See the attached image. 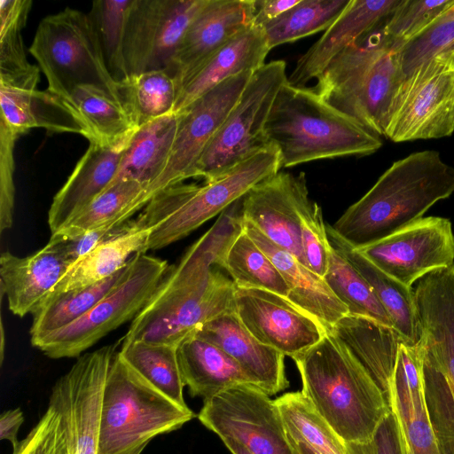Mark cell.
<instances>
[{
	"label": "cell",
	"instance_id": "1",
	"mask_svg": "<svg viewBox=\"0 0 454 454\" xmlns=\"http://www.w3.org/2000/svg\"><path fill=\"white\" fill-rule=\"evenodd\" d=\"M241 199L168 266L151 299L132 320L122 343L178 346L200 327L234 309L235 285L218 268L243 231Z\"/></svg>",
	"mask_w": 454,
	"mask_h": 454
},
{
	"label": "cell",
	"instance_id": "2",
	"mask_svg": "<svg viewBox=\"0 0 454 454\" xmlns=\"http://www.w3.org/2000/svg\"><path fill=\"white\" fill-rule=\"evenodd\" d=\"M454 193V168L437 151L413 153L395 161L374 185L333 225L354 249L379 241L414 222L436 202Z\"/></svg>",
	"mask_w": 454,
	"mask_h": 454
},
{
	"label": "cell",
	"instance_id": "3",
	"mask_svg": "<svg viewBox=\"0 0 454 454\" xmlns=\"http://www.w3.org/2000/svg\"><path fill=\"white\" fill-rule=\"evenodd\" d=\"M293 360L301 393L341 441L370 440L391 409L382 389L349 350L326 331L319 342Z\"/></svg>",
	"mask_w": 454,
	"mask_h": 454
},
{
	"label": "cell",
	"instance_id": "4",
	"mask_svg": "<svg viewBox=\"0 0 454 454\" xmlns=\"http://www.w3.org/2000/svg\"><path fill=\"white\" fill-rule=\"evenodd\" d=\"M265 136L268 145L278 150L282 168L369 155L382 146L380 136L325 103L312 89L287 82L273 102Z\"/></svg>",
	"mask_w": 454,
	"mask_h": 454
},
{
	"label": "cell",
	"instance_id": "5",
	"mask_svg": "<svg viewBox=\"0 0 454 454\" xmlns=\"http://www.w3.org/2000/svg\"><path fill=\"white\" fill-rule=\"evenodd\" d=\"M379 27L337 54L311 89L325 103L380 137L404 77L395 51Z\"/></svg>",
	"mask_w": 454,
	"mask_h": 454
},
{
	"label": "cell",
	"instance_id": "6",
	"mask_svg": "<svg viewBox=\"0 0 454 454\" xmlns=\"http://www.w3.org/2000/svg\"><path fill=\"white\" fill-rule=\"evenodd\" d=\"M281 168L278 150L269 145L211 183L202 186L181 183L160 191L143 210L145 221L154 228L145 253L184 239Z\"/></svg>",
	"mask_w": 454,
	"mask_h": 454
},
{
	"label": "cell",
	"instance_id": "7",
	"mask_svg": "<svg viewBox=\"0 0 454 454\" xmlns=\"http://www.w3.org/2000/svg\"><path fill=\"white\" fill-rule=\"evenodd\" d=\"M157 390L117 352L104 387L98 454H129L155 436L180 428L194 418Z\"/></svg>",
	"mask_w": 454,
	"mask_h": 454
},
{
	"label": "cell",
	"instance_id": "8",
	"mask_svg": "<svg viewBox=\"0 0 454 454\" xmlns=\"http://www.w3.org/2000/svg\"><path fill=\"white\" fill-rule=\"evenodd\" d=\"M28 51L46 78L47 90L60 98L78 86L93 85L122 101L88 12L67 7L44 17Z\"/></svg>",
	"mask_w": 454,
	"mask_h": 454
},
{
	"label": "cell",
	"instance_id": "9",
	"mask_svg": "<svg viewBox=\"0 0 454 454\" xmlns=\"http://www.w3.org/2000/svg\"><path fill=\"white\" fill-rule=\"evenodd\" d=\"M168 262L145 253L133 255L114 286L78 320L39 341L50 358L79 357L99 340L135 317L151 299Z\"/></svg>",
	"mask_w": 454,
	"mask_h": 454
},
{
	"label": "cell",
	"instance_id": "10",
	"mask_svg": "<svg viewBox=\"0 0 454 454\" xmlns=\"http://www.w3.org/2000/svg\"><path fill=\"white\" fill-rule=\"evenodd\" d=\"M286 82L284 60L265 63L253 73L237 103L201 154L194 177L211 183L269 146L265 125L277 94Z\"/></svg>",
	"mask_w": 454,
	"mask_h": 454
},
{
	"label": "cell",
	"instance_id": "11",
	"mask_svg": "<svg viewBox=\"0 0 454 454\" xmlns=\"http://www.w3.org/2000/svg\"><path fill=\"white\" fill-rule=\"evenodd\" d=\"M454 131V68L435 58L398 86L384 137L394 142L440 138Z\"/></svg>",
	"mask_w": 454,
	"mask_h": 454
},
{
	"label": "cell",
	"instance_id": "12",
	"mask_svg": "<svg viewBox=\"0 0 454 454\" xmlns=\"http://www.w3.org/2000/svg\"><path fill=\"white\" fill-rule=\"evenodd\" d=\"M198 419L222 441H236L254 454H300L275 400L254 386H234L205 400Z\"/></svg>",
	"mask_w": 454,
	"mask_h": 454
},
{
	"label": "cell",
	"instance_id": "13",
	"mask_svg": "<svg viewBox=\"0 0 454 454\" xmlns=\"http://www.w3.org/2000/svg\"><path fill=\"white\" fill-rule=\"evenodd\" d=\"M115 354L107 345L81 355L51 388L49 404L61 416L68 454H98L104 387Z\"/></svg>",
	"mask_w": 454,
	"mask_h": 454
},
{
	"label": "cell",
	"instance_id": "14",
	"mask_svg": "<svg viewBox=\"0 0 454 454\" xmlns=\"http://www.w3.org/2000/svg\"><path fill=\"white\" fill-rule=\"evenodd\" d=\"M207 0H133L123 54L129 76L168 70L191 22Z\"/></svg>",
	"mask_w": 454,
	"mask_h": 454
},
{
	"label": "cell",
	"instance_id": "15",
	"mask_svg": "<svg viewBox=\"0 0 454 454\" xmlns=\"http://www.w3.org/2000/svg\"><path fill=\"white\" fill-rule=\"evenodd\" d=\"M356 250L386 274L412 288L426 275L454 263L451 222L440 216L422 217Z\"/></svg>",
	"mask_w": 454,
	"mask_h": 454
},
{
	"label": "cell",
	"instance_id": "16",
	"mask_svg": "<svg viewBox=\"0 0 454 454\" xmlns=\"http://www.w3.org/2000/svg\"><path fill=\"white\" fill-rule=\"evenodd\" d=\"M254 72H244L221 82L178 114L176 133L168 164L149 187L152 199L160 191L194 177L205 148L239 98Z\"/></svg>",
	"mask_w": 454,
	"mask_h": 454
},
{
	"label": "cell",
	"instance_id": "17",
	"mask_svg": "<svg viewBox=\"0 0 454 454\" xmlns=\"http://www.w3.org/2000/svg\"><path fill=\"white\" fill-rule=\"evenodd\" d=\"M233 303L239 320L256 340L292 358L326 333L314 317L270 291L236 287Z\"/></svg>",
	"mask_w": 454,
	"mask_h": 454
},
{
	"label": "cell",
	"instance_id": "18",
	"mask_svg": "<svg viewBox=\"0 0 454 454\" xmlns=\"http://www.w3.org/2000/svg\"><path fill=\"white\" fill-rule=\"evenodd\" d=\"M312 202L304 173L278 171L242 197V218L307 266L301 242V215Z\"/></svg>",
	"mask_w": 454,
	"mask_h": 454
},
{
	"label": "cell",
	"instance_id": "19",
	"mask_svg": "<svg viewBox=\"0 0 454 454\" xmlns=\"http://www.w3.org/2000/svg\"><path fill=\"white\" fill-rule=\"evenodd\" d=\"M254 12L255 0L206 1L188 27L168 70L179 91L218 50L253 26Z\"/></svg>",
	"mask_w": 454,
	"mask_h": 454
},
{
	"label": "cell",
	"instance_id": "20",
	"mask_svg": "<svg viewBox=\"0 0 454 454\" xmlns=\"http://www.w3.org/2000/svg\"><path fill=\"white\" fill-rule=\"evenodd\" d=\"M387 401L412 453L441 454L426 404L420 341L400 345Z\"/></svg>",
	"mask_w": 454,
	"mask_h": 454
},
{
	"label": "cell",
	"instance_id": "21",
	"mask_svg": "<svg viewBox=\"0 0 454 454\" xmlns=\"http://www.w3.org/2000/svg\"><path fill=\"white\" fill-rule=\"evenodd\" d=\"M193 334L231 356L254 385L269 395L288 387L286 356L256 340L243 325L234 309L206 323Z\"/></svg>",
	"mask_w": 454,
	"mask_h": 454
},
{
	"label": "cell",
	"instance_id": "22",
	"mask_svg": "<svg viewBox=\"0 0 454 454\" xmlns=\"http://www.w3.org/2000/svg\"><path fill=\"white\" fill-rule=\"evenodd\" d=\"M414 294L419 340L454 393V263L419 279Z\"/></svg>",
	"mask_w": 454,
	"mask_h": 454
},
{
	"label": "cell",
	"instance_id": "23",
	"mask_svg": "<svg viewBox=\"0 0 454 454\" xmlns=\"http://www.w3.org/2000/svg\"><path fill=\"white\" fill-rule=\"evenodd\" d=\"M401 0H350L325 34L296 62L287 82L304 87L349 44L375 29Z\"/></svg>",
	"mask_w": 454,
	"mask_h": 454
},
{
	"label": "cell",
	"instance_id": "24",
	"mask_svg": "<svg viewBox=\"0 0 454 454\" xmlns=\"http://www.w3.org/2000/svg\"><path fill=\"white\" fill-rule=\"evenodd\" d=\"M71 264L47 246L25 257L3 252L0 255L1 294L6 295L12 313L20 317L32 314Z\"/></svg>",
	"mask_w": 454,
	"mask_h": 454
},
{
	"label": "cell",
	"instance_id": "25",
	"mask_svg": "<svg viewBox=\"0 0 454 454\" xmlns=\"http://www.w3.org/2000/svg\"><path fill=\"white\" fill-rule=\"evenodd\" d=\"M125 145L108 146L90 142L88 149L52 200L48 212L51 234L61 229L112 184Z\"/></svg>",
	"mask_w": 454,
	"mask_h": 454
},
{
	"label": "cell",
	"instance_id": "26",
	"mask_svg": "<svg viewBox=\"0 0 454 454\" xmlns=\"http://www.w3.org/2000/svg\"><path fill=\"white\" fill-rule=\"evenodd\" d=\"M243 227L283 276L288 287V301L317 320L326 331L348 315V308L333 294L324 278L270 241L252 224L243 221Z\"/></svg>",
	"mask_w": 454,
	"mask_h": 454
},
{
	"label": "cell",
	"instance_id": "27",
	"mask_svg": "<svg viewBox=\"0 0 454 454\" xmlns=\"http://www.w3.org/2000/svg\"><path fill=\"white\" fill-rule=\"evenodd\" d=\"M270 51L262 27L250 26L218 50L181 88L173 114H179L225 80L254 72Z\"/></svg>",
	"mask_w": 454,
	"mask_h": 454
},
{
	"label": "cell",
	"instance_id": "28",
	"mask_svg": "<svg viewBox=\"0 0 454 454\" xmlns=\"http://www.w3.org/2000/svg\"><path fill=\"white\" fill-rule=\"evenodd\" d=\"M0 121L17 136L32 129L54 133H76L86 137L81 121L59 96L37 85H15L0 82Z\"/></svg>",
	"mask_w": 454,
	"mask_h": 454
},
{
	"label": "cell",
	"instance_id": "29",
	"mask_svg": "<svg viewBox=\"0 0 454 454\" xmlns=\"http://www.w3.org/2000/svg\"><path fill=\"white\" fill-rule=\"evenodd\" d=\"M327 331L358 360L387 398L399 347L409 342L392 327L351 315Z\"/></svg>",
	"mask_w": 454,
	"mask_h": 454
},
{
	"label": "cell",
	"instance_id": "30",
	"mask_svg": "<svg viewBox=\"0 0 454 454\" xmlns=\"http://www.w3.org/2000/svg\"><path fill=\"white\" fill-rule=\"evenodd\" d=\"M177 359L183 383L190 395L204 401L234 386L256 387L231 356L195 334L177 346Z\"/></svg>",
	"mask_w": 454,
	"mask_h": 454
},
{
	"label": "cell",
	"instance_id": "31",
	"mask_svg": "<svg viewBox=\"0 0 454 454\" xmlns=\"http://www.w3.org/2000/svg\"><path fill=\"white\" fill-rule=\"evenodd\" d=\"M177 123L178 114H171L139 126L125 145L111 184L134 180L145 185L148 192L168 164Z\"/></svg>",
	"mask_w": 454,
	"mask_h": 454
},
{
	"label": "cell",
	"instance_id": "32",
	"mask_svg": "<svg viewBox=\"0 0 454 454\" xmlns=\"http://www.w3.org/2000/svg\"><path fill=\"white\" fill-rule=\"evenodd\" d=\"M61 99L81 121L89 142L108 146L122 145L137 129L125 104L101 88L78 86Z\"/></svg>",
	"mask_w": 454,
	"mask_h": 454
},
{
	"label": "cell",
	"instance_id": "33",
	"mask_svg": "<svg viewBox=\"0 0 454 454\" xmlns=\"http://www.w3.org/2000/svg\"><path fill=\"white\" fill-rule=\"evenodd\" d=\"M328 239L335 244L365 278L387 311L393 329L407 342L417 344L420 340L414 289L407 287L380 270L356 249L340 240L326 226Z\"/></svg>",
	"mask_w": 454,
	"mask_h": 454
},
{
	"label": "cell",
	"instance_id": "34",
	"mask_svg": "<svg viewBox=\"0 0 454 454\" xmlns=\"http://www.w3.org/2000/svg\"><path fill=\"white\" fill-rule=\"evenodd\" d=\"M150 201L147 187L134 180L109 185L50 239H67L107 225L124 223Z\"/></svg>",
	"mask_w": 454,
	"mask_h": 454
},
{
	"label": "cell",
	"instance_id": "35",
	"mask_svg": "<svg viewBox=\"0 0 454 454\" xmlns=\"http://www.w3.org/2000/svg\"><path fill=\"white\" fill-rule=\"evenodd\" d=\"M149 234L150 231L138 229L95 247L69 266L49 294L86 287L113 276L133 255L145 253Z\"/></svg>",
	"mask_w": 454,
	"mask_h": 454
},
{
	"label": "cell",
	"instance_id": "36",
	"mask_svg": "<svg viewBox=\"0 0 454 454\" xmlns=\"http://www.w3.org/2000/svg\"><path fill=\"white\" fill-rule=\"evenodd\" d=\"M127 265L113 276L91 286L47 295L32 313L29 331L32 345L35 347L48 335L85 315L114 286Z\"/></svg>",
	"mask_w": 454,
	"mask_h": 454
},
{
	"label": "cell",
	"instance_id": "37",
	"mask_svg": "<svg viewBox=\"0 0 454 454\" xmlns=\"http://www.w3.org/2000/svg\"><path fill=\"white\" fill-rule=\"evenodd\" d=\"M124 361L160 393L187 407L177 359V347L146 341L122 343L119 351Z\"/></svg>",
	"mask_w": 454,
	"mask_h": 454
},
{
	"label": "cell",
	"instance_id": "38",
	"mask_svg": "<svg viewBox=\"0 0 454 454\" xmlns=\"http://www.w3.org/2000/svg\"><path fill=\"white\" fill-rule=\"evenodd\" d=\"M329 243L328 268L324 279L333 294L348 308V315L370 318L392 327L387 311L368 282L342 251L330 240Z\"/></svg>",
	"mask_w": 454,
	"mask_h": 454
},
{
	"label": "cell",
	"instance_id": "39",
	"mask_svg": "<svg viewBox=\"0 0 454 454\" xmlns=\"http://www.w3.org/2000/svg\"><path fill=\"white\" fill-rule=\"evenodd\" d=\"M275 403L294 444L303 442L317 454H347L344 442L301 391L286 393Z\"/></svg>",
	"mask_w": 454,
	"mask_h": 454
},
{
	"label": "cell",
	"instance_id": "40",
	"mask_svg": "<svg viewBox=\"0 0 454 454\" xmlns=\"http://www.w3.org/2000/svg\"><path fill=\"white\" fill-rule=\"evenodd\" d=\"M120 92L138 128L173 114L179 88L168 70H153L129 76L120 85Z\"/></svg>",
	"mask_w": 454,
	"mask_h": 454
},
{
	"label": "cell",
	"instance_id": "41",
	"mask_svg": "<svg viewBox=\"0 0 454 454\" xmlns=\"http://www.w3.org/2000/svg\"><path fill=\"white\" fill-rule=\"evenodd\" d=\"M238 288L262 289L288 295L287 285L270 258L243 231L229 248L223 267Z\"/></svg>",
	"mask_w": 454,
	"mask_h": 454
},
{
	"label": "cell",
	"instance_id": "42",
	"mask_svg": "<svg viewBox=\"0 0 454 454\" xmlns=\"http://www.w3.org/2000/svg\"><path fill=\"white\" fill-rule=\"evenodd\" d=\"M31 7L30 0L0 1V81L15 82L40 77L39 67L27 59L22 38Z\"/></svg>",
	"mask_w": 454,
	"mask_h": 454
},
{
	"label": "cell",
	"instance_id": "43",
	"mask_svg": "<svg viewBox=\"0 0 454 454\" xmlns=\"http://www.w3.org/2000/svg\"><path fill=\"white\" fill-rule=\"evenodd\" d=\"M350 0H301L276 20L262 26L270 49L327 29Z\"/></svg>",
	"mask_w": 454,
	"mask_h": 454
},
{
	"label": "cell",
	"instance_id": "44",
	"mask_svg": "<svg viewBox=\"0 0 454 454\" xmlns=\"http://www.w3.org/2000/svg\"><path fill=\"white\" fill-rule=\"evenodd\" d=\"M132 3L133 0H97L88 12L97 32L106 67L120 85L129 79L123 46Z\"/></svg>",
	"mask_w": 454,
	"mask_h": 454
},
{
	"label": "cell",
	"instance_id": "45",
	"mask_svg": "<svg viewBox=\"0 0 454 454\" xmlns=\"http://www.w3.org/2000/svg\"><path fill=\"white\" fill-rule=\"evenodd\" d=\"M423 381L427 409L440 453L454 454V393L424 348Z\"/></svg>",
	"mask_w": 454,
	"mask_h": 454
},
{
	"label": "cell",
	"instance_id": "46",
	"mask_svg": "<svg viewBox=\"0 0 454 454\" xmlns=\"http://www.w3.org/2000/svg\"><path fill=\"white\" fill-rule=\"evenodd\" d=\"M454 49V17L446 12L395 50L403 77Z\"/></svg>",
	"mask_w": 454,
	"mask_h": 454
},
{
	"label": "cell",
	"instance_id": "47",
	"mask_svg": "<svg viewBox=\"0 0 454 454\" xmlns=\"http://www.w3.org/2000/svg\"><path fill=\"white\" fill-rule=\"evenodd\" d=\"M454 4V0H401L383 25L384 38L395 51Z\"/></svg>",
	"mask_w": 454,
	"mask_h": 454
},
{
	"label": "cell",
	"instance_id": "48",
	"mask_svg": "<svg viewBox=\"0 0 454 454\" xmlns=\"http://www.w3.org/2000/svg\"><path fill=\"white\" fill-rule=\"evenodd\" d=\"M301 242L307 267L324 278L328 268L330 243L321 207L316 202L301 213Z\"/></svg>",
	"mask_w": 454,
	"mask_h": 454
},
{
	"label": "cell",
	"instance_id": "49",
	"mask_svg": "<svg viewBox=\"0 0 454 454\" xmlns=\"http://www.w3.org/2000/svg\"><path fill=\"white\" fill-rule=\"evenodd\" d=\"M12 454H68V446L59 412L48 405L44 414Z\"/></svg>",
	"mask_w": 454,
	"mask_h": 454
},
{
	"label": "cell",
	"instance_id": "50",
	"mask_svg": "<svg viewBox=\"0 0 454 454\" xmlns=\"http://www.w3.org/2000/svg\"><path fill=\"white\" fill-rule=\"evenodd\" d=\"M138 229L144 228L140 226L137 219H129L124 223L107 225L74 238L50 239L46 246L56 250L73 263L99 245Z\"/></svg>",
	"mask_w": 454,
	"mask_h": 454
},
{
	"label": "cell",
	"instance_id": "51",
	"mask_svg": "<svg viewBox=\"0 0 454 454\" xmlns=\"http://www.w3.org/2000/svg\"><path fill=\"white\" fill-rule=\"evenodd\" d=\"M19 137L0 121V231L10 229L14 212V145Z\"/></svg>",
	"mask_w": 454,
	"mask_h": 454
},
{
	"label": "cell",
	"instance_id": "52",
	"mask_svg": "<svg viewBox=\"0 0 454 454\" xmlns=\"http://www.w3.org/2000/svg\"><path fill=\"white\" fill-rule=\"evenodd\" d=\"M344 444L347 454H406L403 432L392 410L379 424L370 440Z\"/></svg>",
	"mask_w": 454,
	"mask_h": 454
},
{
	"label": "cell",
	"instance_id": "53",
	"mask_svg": "<svg viewBox=\"0 0 454 454\" xmlns=\"http://www.w3.org/2000/svg\"><path fill=\"white\" fill-rule=\"evenodd\" d=\"M301 0H255L253 26L262 27L295 6Z\"/></svg>",
	"mask_w": 454,
	"mask_h": 454
},
{
	"label": "cell",
	"instance_id": "54",
	"mask_svg": "<svg viewBox=\"0 0 454 454\" xmlns=\"http://www.w3.org/2000/svg\"><path fill=\"white\" fill-rule=\"evenodd\" d=\"M23 422L24 416L20 408L3 411L0 416V439L9 441L13 448L16 447L20 442L19 429Z\"/></svg>",
	"mask_w": 454,
	"mask_h": 454
},
{
	"label": "cell",
	"instance_id": "55",
	"mask_svg": "<svg viewBox=\"0 0 454 454\" xmlns=\"http://www.w3.org/2000/svg\"><path fill=\"white\" fill-rule=\"evenodd\" d=\"M223 442L232 454H254L236 441L225 439Z\"/></svg>",
	"mask_w": 454,
	"mask_h": 454
},
{
	"label": "cell",
	"instance_id": "56",
	"mask_svg": "<svg viewBox=\"0 0 454 454\" xmlns=\"http://www.w3.org/2000/svg\"><path fill=\"white\" fill-rule=\"evenodd\" d=\"M295 446L300 454H317L315 450H313L310 447L303 442H297L295 443Z\"/></svg>",
	"mask_w": 454,
	"mask_h": 454
},
{
	"label": "cell",
	"instance_id": "57",
	"mask_svg": "<svg viewBox=\"0 0 454 454\" xmlns=\"http://www.w3.org/2000/svg\"><path fill=\"white\" fill-rule=\"evenodd\" d=\"M442 59L446 60L447 63L454 68V49L450 50L448 52H445L439 56Z\"/></svg>",
	"mask_w": 454,
	"mask_h": 454
},
{
	"label": "cell",
	"instance_id": "58",
	"mask_svg": "<svg viewBox=\"0 0 454 454\" xmlns=\"http://www.w3.org/2000/svg\"><path fill=\"white\" fill-rule=\"evenodd\" d=\"M4 326H3V322L1 324V364L3 363V360H4Z\"/></svg>",
	"mask_w": 454,
	"mask_h": 454
},
{
	"label": "cell",
	"instance_id": "59",
	"mask_svg": "<svg viewBox=\"0 0 454 454\" xmlns=\"http://www.w3.org/2000/svg\"><path fill=\"white\" fill-rule=\"evenodd\" d=\"M146 445L147 444L142 445V446H140L139 448L134 450L133 451H131L129 454H141Z\"/></svg>",
	"mask_w": 454,
	"mask_h": 454
},
{
	"label": "cell",
	"instance_id": "60",
	"mask_svg": "<svg viewBox=\"0 0 454 454\" xmlns=\"http://www.w3.org/2000/svg\"><path fill=\"white\" fill-rule=\"evenodd\" d=\"M446 12H447L450 16L454 17V4H453L450 9H448V10L446 11Z\"/></svg>",
	"mask_w": 454,
	"mask_h": 454
}]
</instances>
